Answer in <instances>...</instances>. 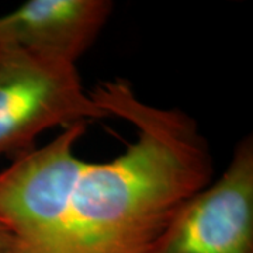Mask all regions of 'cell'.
Here are the masks:
<instances>
[{
  "label": "cell",
  "instance_id": "1",
  "mask_svg": "<svg viewBox=\"0 0 253 253\" xmlns=\"http://www.w3.org/2000/svg\"><path fill=\"white\" fill-rule=\"evenodd\" d=\"M90 96L134 126L135 139L109 162H89L58 222L10 253H149L177 210L212 180L211 149L186 111L145 103L124 79L99 83Z\"/></svg>",
  "mask_w": 253,
  "mask_h": 253
},
{
  "label": "cell",
  "instance_id": "2",
  "mask_svg": "<svg viewBox=\"0 0 253 253\" xmlns=\"http://www.w3.org/2000/svg\"><path fill=\"white\" fill-rule=\"evenodd\" d=\"M104 118L75 63L0 45V155L34 149L37 138L55 126Z\"/></svg>",
  "mask_w": 253,
  "mask_h": 253
},
{
  "label": "cell",
  "instance_id": "3",
  "mask_svg": "<svg viewBox=\"0 0 253 253\" xmlns=\"http://www.w3.org/2000/svg\"><path fill=\"white\" fill-rule=\"evenodd\" d=\"M87 123L63 128L49 144L18 155L0 172V225L14 238L13 248L33 244L62 217L89 162L75 145Z\"/></svg>",
  "mask_w": 253,
  "mask_h": 253
},
{
  "label": "cell",
  "instance_id": "4",
  "mask_svg": "<svg viewBox=\"0 0 253 253\" xmlns=\"http://www.w3.org/2000/svg\"><path fill=\"white\" fill-rule=\"evenodd\" d=\"M149 253H253L252 135L217 180L177 210Z\"/></svg>",
  "mask_w": 253,
  "mask_h": 253
},
{
  "label": "cell",
  "instance_id": "5",
  "mask_svg": "<svg viewBox=\"0 0 253 253\" xmlns=\"http://www.w3.org/2000/svg\"><path fill=\"white\" fill-rule=\"evenodd\" d=\"M113 10L111 0H28L0 16V45L76 65Z\"/></svg>",
  "mask_w": 253,
  "mask_h": 253
},
{
  "label": "cell",
  "instance_id": "6",
  "mask_svg": "<svg viewBox=\"0 0 253 253\" xmlns=\"http://www.w3.org/2000/svg\"><path fill=\"white\" fill-rule=\"evenodd\" d=\"M14 244V238L4 226L0 225V253H10Z\"/></svg>",
  "mask_w": 253,
  "mask_h": 253
}]
</instances>
